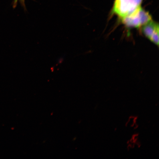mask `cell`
Segmentation results:
<instances>
[{
	"instance_id": "6da1fadb",
	"label": "cell",
	"mask_w": 159,
	"mask_h": 159,
	"mask_svg": "<svg viewBox=\"0 0 159 159\" xmlns=\"http://www.w3.org/2000/svg\"><path fill=\"white\" fill-rule=\"evenodd\" d=\"M120 19L123 24L127 27L140 29L152 20L150 14L143 9L142 6Z\"/></svg>"
},
{
	"instance_id": "7a4b0ae2",
	"label": "cell",
	"mask_w": 159,
	"mask_h": 159,
	"mask_svg": "<svg viewBox=\"0 0 159 159\" xmlns=\"http://www.w3.org/2000/svg\"><path fill=\"white\" fill-rule=\"evenodd\" d=\"M141 31L145 37L155 44L159 45V24L151 21L141 28Z\"/></svg>"
},
{
	"instance_id": "3957f363",
	"label": "cell",
	"mask_w": 159,
	"mask_h": 159,
	"mask_svg": "<svg viewBox=\"0 0 159 159\" xmlns=\"http://www.w3.org/2000/svg\"><path fill=\"white\" fill-rule=\"evenodd\" d=\"M33 1H34V0H33ZM18 2L20 4L21 7L23 8L25 12L27 11V8L25 4V0H13L12 3L13 8H16V7H17Z\"/></svg>"
}]
</instances>
